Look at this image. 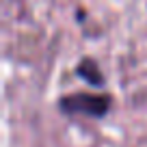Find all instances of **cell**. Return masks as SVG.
<instances>
[{"mask_svg":"<svg viewBox=\"0 0 147 147\" xmlns=\"http://www.w3.org/2000/svg\"><path fill=\"white\" fill-rule=\"evenodd\" d=\"M78 74L82 76V78H87L91 84H102V76H100L97 67L91 63V61H84V63L78 67Z\"/></svg>","mask_w":147,"mask_h":147,"instance_id":"cell-2","label":"cell"},{"mask_svg":"<svg viewBox=\"0 0 147 147\" xmlns=\"http://www.w3.org/2000/svg\"><path fill=\"white\" fill-rule=\"evenodd\" d=\"M108 106H110L108 97H104V95H84V93L63 97V102H61V108H63L65 113H82V115H91V117H104Z\"/></svg>","mask_w":147,"mask_h":147,"instance_id":"cell-1","label":"cell"}]
</instances>
